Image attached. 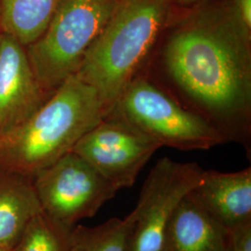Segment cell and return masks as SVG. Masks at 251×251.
<instances>
[{"label":"cell","instance_id":"obj_1","mask_svg":"<svg viewBox=\"0 0 251 251\" xmlns=\"http://www.w3.org/2000/svg\"><path fill=\"white\" fill-rule=\"evenodd\" d=\"M141 74L251 154V29L233 0L171 4Z\"/></svg>","mask_w":251,"mask_h":251},{"label":"cell","instance_id":"obj_2","mask_svg":"<svg viewBox=\"0 0 251 251\" xmlns=\"http://www.w3.org/2000/svg\"><path fill=\"white\" fill-rule=\"evenodd\" d=\"M104 117L97 91L72 75L31 117L0 134V171L34 179L72 152Z\"/></svg>","mask_w":251,"mask_h":251},{"label":"cell","instance_id":"obj_3","mask_svg":"<svg viewBox=\"0 0 251 251\" xmlns=\"http://www.w3.org/2000/svg\"><path fill=\"white\" fill-rule=\"evenodd\" d=\"M170 0H121L75 75L97 91L105 116L143 70L165 27Z\"/></svg>","mask_w":251,"mask_h":251},{"label":"cell","instance_id":"obj_4","mask_svg":"<svg viewBox=\"0 0 251 251\" xmlns=\"http://www.w3.org/2000/svg\"><path fill=\"white\" fill-rule=\"evenodd\" d=\"M121 0H59L45 32L26 51L42 90H56L75 75Z\"/></svg>","mask_w":251,"mask_h":251},{"label":"cell","instance_id":"obj_5","mask_svg":"<svg viewBox=\"0 0 251 251\" xmlns=\"http://www.w3.org/2000/svg\"><path fill=\"white\" fill-rule=\"evenodd\" d=\"M104 117L124 122L161 147L195 151L225 143L215 127L183 107L144 74L126 86Z\"/></svg>","mask_w":251,"mask_h":251},{"label":"cell","instance_id":"obj_6","mask_svg":"<svg viewBox=\"0 0 251 251\" xmlns=\"http://www.w3.org/2000/svg\"><path fill=\"white\" fill-rule=\"evenodd\" d=\"M42 212L66 232L91 218L117 191L90 164L70 152L33 179Z\"/></svg>","mask_w":251,"mask_h":251},{"label":"cell","instance_id":"obj_7","mask_svg":"<svg viewBox=\"0 0 251 251\" xmlns=\"http://www.w3.org/2000/svg\"><path fill=\"white\" fill-rule=\"evenodd\" d=\"M198 163H180L164 156L144 181L138 203L126 216L130 224L128 251H162L167 227L175 210L201 181Z\"/></svg>","mask_w":251,"mask_h":251},{"label":"cell","instance_id":"obj_8","mask_svg":"<svg viewBox=\"0 0 251 251\" xmlns=\"http://www.w3.org/2000/svg\"><path fill=\"white\" fill-rule=\"evenodd\" d=\"M161 145L130 126L104 117L73 148L117 189L131 187Z\"/></svg>","mask_w":251,"mask_h":251},{"label":"cell","instance_id":"obj_9","mask_svg":"<svg viewBox=\"0 0 251 251\" xmlns=\"http://www.w3.org/2000/svg\"><path fill=\"white\" fill-rule=\"evenodd\" d=\"M24 46L0 35V134L31 117L42 102L39 87Z\"/></svg>","mask_w":251,"mask_h":251},{"label":"cell","instance_id":"obj_10","mask_svg":"<svg viewBox=\"0 0 251 251\" xmlns=\"http://www.w3.org/2000/svg\"><path fill=\"white\" fill-rule=\"evenodd\" d=\"M190 196L229 231L251 223V168L235 172L204 171Z\"/></svg>","mask_w":251,"mask_h":251},{"label":"cell","instance_id":"obj_11","mask_svg":"<svg viewBox=\"0 0 251 251\" xmlns=\"http://www.w3.org/2000/svg\"><path fill=\"white\" fill-rule=\"evenodd\" d=\"M167 251H229V230L187 195L168 225Z\"/></svg>","mask_w":251,"mask_h":251},{"label":"cell","instance_id":"obj_12","mask_svg":"<svg viewBox=\"0 0 251 251\" xmlns=\"http://www.w3.org/2000/svg\"><path fill=\"white\" fill-rule=\"evenodd\" d=\"M40 212L33 179L0 171V248H18L27 225Z\"/></svg>","mask_w":251,"mask_h":251},{"label":"cell","instance_id":"obj_13","mask_svg":"<svg viewBox=\"0 0 251 251\" xmlns=\"http://www.w3.org/2000/svg\"><path fill=\"white\" fill-rule=\"evenodd\" d=\"M59 0H0V26L23 46L45 32Z\"/></svg>","mask_w":251,"mask_h":251},{"label":"cell","instance_id":"obj_14","mask_svg":"<svg viewBox=\"0 0 251 251\" xmlns=\"http://www.w3.org/2000/svg\"><path fill=\"white\" fill-rule=\"evenodd\" d=\"M130 224L126 217L112 218L101 225H75L68 233V251H128Z\"/></svg>","mask_w":251,"mask_h":251},{"label":"cell","instance_id":"obj_15","mask_svg":"<svg viewBox=\"0 0 251 251\" xmlns=\"http://www.w3.org/2000/svg\"><path fill=\"white\" fill-rule=\"evenodd\" d=\"M68 233L40 212L27 225L19 251H68Z\"/></svg>","mask_w":251,"mask_h":251},{"label":"cell","instance_id":"obj_16","mask_svg":"<svg viewBox=\"0 0 251 251\" xmlns=\"http://www.w3.org/2000/svg\"><path fill=\"white\" fill-rule=\"evenodd\" d=\"M229 251H251V223L229 231Z\"/></svg>","mask_w":251,"mask_h":251},{"label":"cell","instance_id":"obj_17","mask_svg":"<svg viewBox=\"0 0 251 251\" xmlns=\"http://www.w3.org/2000/svg\"><path fill=\"white\" fill-rule=\"evenodd\" d=\"M233 2L244 24L251 29V0H233Z\"/></svg>","mask_w":251,"mask_h":251},{"label":"cell","instance_id":"obj_18","mask_svg":"<svg viewBox=\"0 0 251 251\" xmlns=\"http://www.w3.org/2000/svg\"><path fill=\"white\" fill-rule=\"evenodd\" d=\"M170 1L171 5L175 7H189V6L197 5L207 0H170Z\"/></svg>","mask_w":251,"mask_h":251},{"label":"cell","instance_id":"obj_19","mask_svg":"<svg viewBox=\"0 0 251 251\" xmlns=\"http://www.w3.org/2000/svg\"><path fill=\"white\" fill-rule=\"evenodd\" d=\"M0 251H19V247L16 249H7V248H0Z\"/></svg>","mask_w":251,"mask_h":251},{"label":"cell","instance_id":"obj_20","mask_svg":"<svg viewBox=\"0 0 251 251\" xmlns=\"http://www.w3.org/2000/svg\"><path fill=\"white\" fill-rule=\"evenodd\" d=\"M166 251V250H165V249H164V250H163V251Z\"/></svg>","mask_w":251,"mask_h":251}]
</instances>
